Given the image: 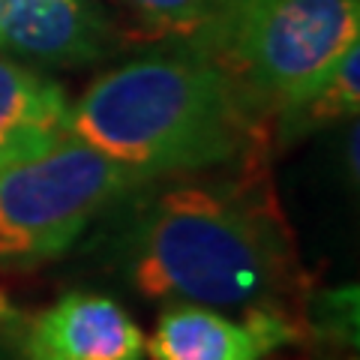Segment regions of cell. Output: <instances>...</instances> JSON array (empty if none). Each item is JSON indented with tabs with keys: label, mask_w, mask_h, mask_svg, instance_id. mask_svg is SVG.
Returning <instances> with one entry per match:
<instances>
[{
	"label": "cell",
	"mask_w": 360,
	"mask_h": 360,
	"mask_svg": "<svg viewBox=\"0 0 360 360\" xmlns=\"http://www.w3.org/2000/svg\"><path fill=\"white\" fill-rule=\"evenodd\" d=\"M153 177L66 135L0 172V267L30 270L63 255L96 217Z\"/></svg>",
	"instance_id": "4"
},
{
	"label": "cell",
	"mask_w": 360,
	"mask_h": 360,
	"mask_svg": "<svg viewBox=\"0 0 360 360\" xmlns=\"http://www.w3.org/2000/svg\"><path fill=\"white\" fill-rule=\"evenodd\" d=\"M267 156H246L225 177L162 189L135 210L123 252L144 297L283 307L300 283V262Z\"/></svg>",
	"instance_id": "1"
},
{
	"label": "cell",
	"mask_w": 360,
	"mask_h": 360,
	"mask_svg": "<svg viewBox=\"0 0 360 360\" xmlns=\"http://www.w3.org/2000/svg\"><path fill=\"white\" fill-rule=\"evenodd\" d=\"M300 328L283 307H258L229 319L217 307L177 300L165 307L144 354L153 360H264L274 348L297 342Z\"/></svg>",
	"instance_id": "5"
},
{
	"label": "cell",
	"mask_w": 360,
	"mask_h": 360,
	"mask_svg": "<svg viewBox=\"0 0 360 360\" xmlns=\"http://www.w3.org/2000/svg\"><path fill=\"white\" fill-rule=\"evenodd\" d=\"M70 111L58 82L0 58V172L66 139Z\"/></svg>",
	"instance_id": "8"
},
{
	"label": "cell",
	"mask_w": 360,
	"mask_h": 360,
	"mask_svg": "<svg viewBox=\"0 0 360 360\" xmlns=\"http://www.w3.org/2000/svg\"><path fill=\"white\" fill-rule=\"evenodd\" d=\"M193 39L274 120L360 42V0H217Z\"/></svg>",
	"instance_id": "3"
},
{
	"label": "cell",
	"mask_w": 360,
	"mask_h": 360,
	"mask_svg": "<svg viewBox=\"0 0 360 360\" xmlns=\"http://www.w3.org/2000/svg\"><path fill=\"white\" fill-rule=\"evenodd\" d=\"M25 360H144V333L115 297L70 291L18 333Z\"/></svg>",
	"instance_id": "6"
},
{
	"label": "cell",
	"mask_w": 360,
	"mask_h": 360,
	"mask_svg": "<svg viewBox=\"0 0 360 360\" xmlns=\"http://www.w3.org/2000/svg\"><path fill=\"white\" fill-rule=\"evenodd\" d=\"M348 168H352V177H357V127L352 123V132H348Z\"/></svg>",
	"instance_id": "11"
},
{
	"label": "cell",
	"mask_w": 360,
	"mask_h": 360,
	"mask_svg": "<svg viewBox=\"0 0 360 360\" xmlns=\"http://www.w3.org/2000/svg\"><path fill=\"white\" fill-rule=\"evenodd\" d=\"M360 108V42H354L333 70L283 111H276V127L285 141H297L312 129L330 127L336 120L354 117Z\"/></svg>",
	"instance_id": "9"
},
{
	"label": "cell",
	"mask_w": 360,
	"mask_h": 360,
	"mask_svg": "<svg viewBox=\"0 0 360 360\" xmlns=\"http://www.w3.org/2000/svg\"><path fill=\"white\" fill-rule=\"evenodd\" d=\"M144 18V25L160 33L195 37L201 25L210 18L217 0H127Z\"/></svg>",
	"instance_id": "10"
},
{
	"label": "cell",
	"mask_w": 360,
	"mask_h": 360,
	"mask_svg": "<svg viewBox=\"0 0 360 360\" xmlns=\"http://www.w3.org/2000/svg\"><path fill=\"white\" fill-rule=\"evenodd\" d=\"M111 25L94 0H0V49L51 66L103 58Z\"/></svg>",
	"instance_id": "7"
},
{
	"label": "cell",
	"mask_w": 360,
	"mask_h": 360,
	"mask_svg": "<svg viewBox=\"0 0 360 360\" xmlns=\"http://www.w3.org/2000/svg\"><path fill=\"white\" fill-rule=\"evenodd\" d=\"M70 135L148 177L270 153L267 117L198 49L148 54L99 75L70 111Z\"/></svg>",
	"instance_id": "2"
}]
</instances>
